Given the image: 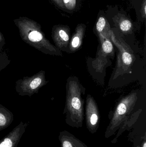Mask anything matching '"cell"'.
I'll list each match as a JSON object with an SVG mask.
<instances>
[{"label":"cell","instance_id":"5bb4252c","mask_svg":"<svg viewBox=\"0 0 146 147\" xmlns=\"http://www.w3.org/2000/svg\"><path fill=\"white\" fill-rule=\"evenodd\" d=\"M57 7H58L59 8L63 9L62 5L61 3V0H51Z\"/></svg>","mask_w":146,"mask_h":147},{"label":"cell","instance_id":"30bf717a","mask_svg":"<svg viewBox=\"0 0 146 147\" xmlns=\"http://www.w3.org/2000/svg\"><path fill=\"white\" fill-rule=\"evenodd\" d=\"M63 9L73 11L77 7V0H61Z\"/></svg>","mask_w":146,"mask_h":147},{"label":"cell","instance_id":"52a82bcc","mask_svg":"<svg viewBox=\"0 0 146 147\" xmlns=\"http://www.w3.org/2000/svg\"><path fill=\"white\" fill-rule=\"evenodd\" d=\"M85 28L86 26L84 24H79L76 27L69 43V50L71 51H75L80 47L85 35Z\"/></svg>","mask_w":146,"mask_h":147},{"label":"cell","instance_id":"4fadbf2b","mask_svg":"<svg viewBox=\"0 0 146 147\" xmlns=\"http://www.w3.org/2000/svg\"><path fill=\"white\" fill-rule=\"evenodd\" d=\"M12 142L11 140L9 139H6L0 145V147H12Z\"/></svg>","mask_w":146,"mask_h":147},{"label":"cell","instance_id":"277c9868","mask_svg":"<svg viewBox=\"0 0 146 147\" xmlns=\"http://www.w3.org/2000/svg\"><path fill=\"white\" fill-rule=\"evenodd\" d=\"M109 38L119 50L120 56H119L117 67L119 68H122L123 71L128 70L133 62V55L124 47L123 44H122L121 42L116 38L111 30L110 32Z\"/></svg>","mask_w":146,"mask_h":147},{"label":"cell","instance_id":"ba28073f","mask_svg":"<svg viewBox=\"0 0 146 147\" xmlns=\"http://www.w3.org/2000/svg\"><path fill=\"white\" fill-rule=\"evenodd\" d=\"M96 29L98 34L109 38L110 27L107 20L105 17L101 16L99 18L96 24Z\"/></svg>","mask_w":146,"mask_h":147},{"label":"cell","instance_id":"5b68a950","mask_svg":"<svg viewBox=\"0 0 146 147\" xmlns=\"http://www.w3.org/2000/svg\"><path fill=\"white\" fill-rule=\"evenodd\" d=\"M54 36L62 47H67L70 40V29L67 26L58 25L54 27Z\"/></svg>","mask_w":146,"mask_h":147},{"label":"cell","instance_id":"9a60e30c","mask_svg":"<svg viewBox=\"0 0 146 147\" xmlns=\"http://www.w3.org/2000/svg\"><path fill=\"white\" fill-rule=\"evenodd\" d=\"M6 119L5 116L0 113V126H3L6 123Z\"/></svg>","mask_w":146,"mask_h":147},{"label":"cell","instance_id":"9c48e42d","mask_svg":"<svg viewBox=\"0 0 146 147\" xmlns=\"http://www.w3.org/2000/svg\"><path fill=\"white\" fill-rule=\"evenodd\" d=\"M117 20L118 27L123 32H129L132 30L133 24L131 21L127 17L122 15L118 17Z\"/></svg>","mask_w":146,"mask_h":147},{"label":"cell","instance_id":"7a4b0ae2","mask_svg":"<svg viewBox=\"0 0 146 147\" xmlns=\"http://www.w3.org/2000/svg\"><path fill=\"white\" fill-rule=\"evenodd\" d=\"M137 94L132 93L123 98L117 106L105 132V137L110 138L121 128L133 111L137 100Z\"/></svg>","mask_w":146,"mask_h":147},{"label":"cell","instance_id":"7c38bea8","mask_svg":"<svg viewBox=\"0 0 146 147\" xmlns=\"http://www.w3.org/2000/svg\"><path fill=\"white\" fill-rule=\"evenodd\" d=\"M141 8V16L145 19L146 17V0H143Z\"/></svg>","mask_w":146,"mask_h":147},{"label":"cell","instance_id":"8992f818","mask_svg":"<svg viewBox=\"0 0 146 147\" xmlns=\"http://www.w3.org/2000/svg\"><path fill=\"white\" fill-rule=\"evenodd\" d=\"M60 137L61 147H88L67 130L61 132Z\"/></svg>","mask_w":146,"mask_h":147},{"label":"cell","instance_id":"6da1fadb","mask_svg":"<svg viewBox=\"0 0 146 147\" xmlns=\"http://www.w3.org/2000/svg\"><path fill=\"white\" fill-rule=\"evenodd\" d=\"M81 88L78 81L70 80L68 85L66 122L73 127H81L84 118Z\"/></svg>","mask_w":146,"mask_h":147},{"label":"cell","instance_id":"8fae6325","mask_svg":"<svg viewBox=\"0 0 146 147\" xmlns=\"http://www.w3.org/2000/svg\"><path fill=\"white\" fill-rule=\"evenodd\" d=\"M42 80L39 78L34 79L30 84V86L33 89H35L37 88L41 84Z\"/></svg>","mask_w":146,"mask_h":147},{"label":"cell","instance_id":"2e32d148","mask_svg":"<svg viewBox=\"0 0 146 147\" xmlns=\"http://www.w3.org/2000/svg\"><path fill=\"white\" fill-rule=\"evenodd\" d=\"M1 34H0V38H1Z\"/></svg>","mask_w":146,"mask_h":147},{"label":"cell","instance_id":"e0dca14e","mask_svg":"<svg viewBox=\"0 0 146 147\" xmlns=\"http://www.w3.org/2000/svg\"></svg>","mask_w":146,"mask_h":147},{"label":"cell","instance_id":"3957f363","mask_svg":"<svg viewBox=\"0 0 146 147\" xmlns=\"http://www.w3.org/2000/svg\"><path fill=\"white\" fill-rule=\"evenodd\" d=\"M87 128L91 134L97 132L99 127V114L98 108L92 97H87L86 106Z\"/></svg>","mask_w":146,"mask_h":147}]
</instances>
